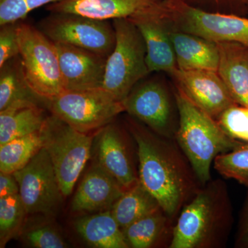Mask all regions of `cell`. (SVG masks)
<instances>
[{
    "label": "cell",
    "mask_w": 248,
    "mask_h": 248,
    "mask_svg": "<svg viewBox=\"0 0 248 248\" xmlns=\"http://www.w3.org/2000/svg\"><path fill=\"white\" fill-rule=\"evenodd\" d=\"M130 130L138 146L140 182L172 221L202 187L180 148L135 124Z\"/></svg>",
    "instance_id": "obj_1"
},
{
    "label": "cell",
    "mask_w": 248,
    "mask_h": 248,
    "mask_svg": "<svg viewBox=\"0 0 248 248\" xmlns=\"http://www.w3.org/2000/svg\"><path fill=\"white\" fill-rule=\"evenodd\" d=\"M232 225V206L226 184L211 179L182 208L169 248L223 247Z\"/></svg>",
    "instance_id": "obj_2"
},
{
    "label": "cell",
    "mask_w": 248,
    "mask_h": 248,
    "mask_svg": "<svg viewBox=\"0 0 248 248\" xmlns=\"http://www.w3.org/2000/svg\"><path fill=\"white\" fill-rule=\"evenodd\" d=\"M179 115L176 140L202 186L211 180L215 157L239 146L243 141L228 136L215 119L190 102L179 91L175 94Z\"/></svg>",
    "instance_id": "obj_3"
},
{
    "label": "cell",
    "mask_w": 248,
    "mask_h": 248,
    "mask_svg": "<svg viewBox=\"0 0 248 248\" xmlns=\"http://www.w3.org/2000/svg\"><path fill=\"white\" fill-rule=\"evenodd\" d=\"M115 45L107 58L102 89L123 102L132 90L149 74L146 47L138 28L130 19L112 20Z\"/></svg>",
    "instance_id": "obj_4"
},
{
    "label": "cell",
    "mask_w": 248,
    "mask_h": 248,
    "mask_svg": "<svg viewBox=\"0 0 248 248\" xmlns=\"http://www.w3.org/2000/svg\"><path fill=\"white\" fill-rule=\"evenodd\" d=\"M17 33L28 84L37 97L48 102L65 90L55 46L40 29L27 23H18Z\"/></svg>",
    "instance_id": "obj_5"
},
{
    "label": "cell",
    "mask_w": 248,
    "mask_h": 248,
    "mask_svg": "<svg viewBox=\"0 0 248 248\" xmlns=\"http://www.w3.org/2000/svg\"><path fill=\"white\" fill-rule=\"evenodd\" d=\"M48 151L63 197L71 195L91 157L94 136L78 131L52 115L43 126Z\"/></svg>",
    "instance_id": "obj_6"
},
{
    "label": "cell",
    "mask_w": 248,
    "mask_h": 248,
    "mask_svg": "<svg viewBox=\"0 0 248 248\" xmlns=\"http://www.w3.org/2000/svg\"><path fill=\"white\" fill-rule=\"evenodd\" d=\"M52 115L83 133L100 130L125 111L124 103L102 88L63 90L48 101Z\"/></svg>",
    "instance_id": "obj_7"
},
{
    "label": "cell",
    "mask_w": 248,
    "mask_h": 248,
    "mask_svg": "<svg viewBox=\"0 0 248 248\" xmlns=\"http://www.w3.org/2000/svg\"><path fill=\"white\" fill-rule=\"evenodd\" d=\"M40 29L50 40L108 57L115 45V31L108 21L66 13H51Z\"/></svg>",
    "instance_id": "obj_8"
},
{
    "label": "cell",
    "mask_w": 248,
    "mask_h": 248,
    "mask_svg": "<svg viewBox=\"0 0 248 248\" xmlns=\"http://www.w3.org/2000/svg\"><path fill=\"white\" fill-rule=\"evenodd\" d=\"M169 17L181 31L215 43L236 42L248 48V18L210 13L185 0L167 1Z\"/></svg>",
    "instance_id": "obj_9"
},
{
    "label": "cell",
    "mask_w": 248,
    "mask_h": 248,
    "mask_svg": "<svg viewBox=\"0 0 248 248\" xmlns=\"http://www.w3.org/2000/svg\"><path fill=\"white\" fill-rule=\"evenodd\" d=\"M14 175L28 214L48 215L56 213L63 197L50 155L45 148Z\"/></svg>",
    "instance_id": "obj_10"
},
{
    "label": "cell",
    "mask_w": 248,
    "mask_h": 248,
    "mask_svg": "<svg viewBox=\"0 0 248 248\" xmlns=\"http://www.w3.org/2000/svg\"><path fill=\"white\" fill-rule=\"evenodd\" d=\"M172 76L179 84V91L215 120L236 104L217 71L177 68Z\"/></svg>",
    "instance_id": "obj_11"
},
{
    "label": "cell",
    "mask_w": 248,
    "mask_h": 248,
    "mask_svg": "<svg viewBox=\"0 0 248 248\" xmlns=\"http://www.w3.org/2000/svg\"><path fill=\"white\" fill-rule=\"evenodd\" d=\"M53 43L65 90L84 91L102 87L108 57L74 46Z\"/></svg>",
    "instance_id": "obj_12"
},
{
    "label": "cell",
    "mask_w": 248,
    "mask_h": 248,
    "mask_svg": "<svg viewBox=\"0 0 248 248\" xmlns=\"http://www.w3.org/2000/svg\"><path fill=\"white\" fill-rule=\"evenodd\" d=\"M129 115L141 121L155 133L170 138L171 104L164 86L149 80L139 83L124 102Z\"/></svg>",
    "instance_id": "obj_13"
},
{
    "label": "cell",
    "mask_w": 248,
    "mask_h": 248,
    "mask_svg": "<svg viewBox=\"0 0 248 248\" xmlns=\"http://www.w3.org/2000/svg\"><path fill=\"white\" fill-rule=\"evenodd\" d=\"M166 0H60L47 6L50 13H66L108 21L167 10Z\"/></svg>",
    "instance_id": "obj_14"
},
{
    "label": "cell",
    "mask_w": 248,
    "mask_h": 248,
    "mask_svg": "<svg viewBox=\"0 0 248 248\" xmlns=\"http://www.w3.org/2000/svg\"><path fill=\"white\" fill-rule=\"evenodd\" d=\"M130 19L138 28L144 40L150 73L164 71L172 76L178 67L169 29V7L161 12L142 15Z\"/></svg>",
    "instance_id": "obj_15"
},
{
    "label": "cell",
    "mask_w": 248,
    "mask_h": 248,
    "mask_svg": "<svg viewBox=\"0 0 248 248\" xmlns=\"http://www.w3.org/2000/svg\"><path fill=\"white\" fill-rule=\"evenodd\" d=\"M93 146L94 164L115 178L125 190L140 181L123 135L112 122L99 130Z\"/></svg>",
    "instance_id": "obj_16"
},
{
    "label": "cell",
    "mask_w": 248,
    "mask_h": 248,
    "mask_svg": "<svg viewBox=\"0 0 248 248\" xmlns=\"http://www.w3.org/2000/svg\"><path fill=\"white\" fill-rule=\"evenodd\" d=\"M124 192L115 178L94 163L73 197L72 210L84 213L111 210Z\"/></svg>",
    "instance_id": "obj_17"
},
{
    "label": "cell",
    "mask_w": 248,
    "mask_h": 248,
    "mask_svg": "<svg viewBox=\"0 0 248 248\" xmlns=\"http://www.w3.org/2000/svg\"><path fill=\"white\" fill-rule=\"evenodd\" d=\"M219 51L217 73L234 102L248 107V48L236 42L217 43Z\"/></svg>",
    "instance_id": "obj_18"
},
{
    "label": "cell",
    "mask_w": 248,
    "mask_h": 248,
    "mask_svg": "<svg viewBox=\"0 0 248 248\" xmlns=\"http://www.w3.org/2000/svg\"><path fill=\"white\" fill-rule=\"evenodd\" d=\"M170 39L179 69L217 71L219 51L217 43L182 31H170Z\"/></svg>",
    "instance_id": "obj_19"
},
{
    "label": "cell",
    "mask_w": 248,
    "mask_h": 248,
    "mask_svg": "<svg viewBox=\"0 0 248 248\" xmlns=\"http://www.w3.org/2000/svg\"><path fill=\"white\" fill-rule=\"evenodd\" d=\"M38 102L22 101L0 110V145L38 131L47 119Z\"/></svg>",
    "instance_id": "obj_20"
},
{
    "label": "cell",
    "mask_w": 248,
    "mask_h": 248,
    "mask_svg": "<svg viewBox=\"0 0 248 248\" xmlns=\"http://www.w3.org/2000/svg\"><path fill=\"white\" fill-rule=\"evenodd\" d=\"M75 226L78 234L92 247L129 248L124 232L110 210L78 218Z\"/></svg>",
    "instance_id": "obj_21"
},
{
    "label": "cell",
    "mask_w": 248,
    "mask_h": 248,
    "mask_svg": "<svg viewBox=\"0 0 248 248\" xmlns=\"http://www.w3.org/2000/svg\"><path fill=\"white\" fill-rule=\"evenodd\" d=\"M160 208L156 199L139 181L125 190L110 210L123 231L139 218Z\"/></svg>",
    "instance_id": "obj_22"
},
{
    "label": "cell",
    "mask_w": 248,
    "mask_h": 248,
    "mask_svg": "<svg viewBox=\"0 0 248 248\" xmlns=\"http://www.w3.org/2000/svg\"><path fill=\"white\" fill-rule=\"evenodd\" d=\"M45 146L43 127L35 133L0 145V171L14 174L24 167Z\"/></svg>",
    "instance_id": "obj_23"
},
{
    "label": "cell",
    "mask_w": 248,
    "mask_h": 248,
    "mask_svg": "<svg viewBox=\"0 0 248 248\" xmlns=\"http://www.w3.org/2000/svg\"><path fill=\"white\" fill-rule=\"evenodd\" d=\"M38 100L42 99L28 84L19 55L0 67V110L16 102Z\"/></svg>",
    "instance_id": "obj_24"
},
{
    "label": "cell",
    "mask_w": 248,
    "mask_h": 248,
    "mask_svg": "<svg viewBox=\"0 0 248 248\" xmlns=\"http://www.w3.org/2000/svg\"><path fill=\"white\" fill-rule=\"evenodd\" d=\"M171 221L161 208L139 218L123 230L129 248L153 247L166 234Z\"/></svg>",
    "instance_id": "obj_25"
},
{
    "label": "cell",
    "mask_w": 248,
    "mask_h": 248,
    "mask_svg": "<svg viewBox=\"0 0 248 248\" xmlns=\"http://www.w3.org/2000/svg\"><path fill=\"white\" fill-rule=\"evenodd\" d=\"M27 214L19 194L0 198V248L22 232Z\"/></svg>",
    "instance_id": "obj_26"
},
{
    "label": "cell",
    "mask_w": 248,
    "mask_h": 248,
    "mask_svg": "<svg viewBox=\"0 0 248 248\" xmlns=\"http://www.w3.org/2000/svg\"><path fill=\"white\" fill-rule=\"evenodd\" d=\"M214 168L223 177L236 181L248 187V142L215 157Z\"/></svg>",
    "instance_id": "obj_27"
},
{
    "label": "cell",
    "mask_w": 248,
    "mask_h": 248,
    "mask_svg": "<svg viewBox=\"0 0 248 248\" xmlns=\"http://www.w3.org/2000/svg\"><path fill=\"white\" fill-rule=\"evenodd\" d=\"M218 124L231 138L248 142V107L234 104L217 119Z\"/></svg>",
    "instance_id": "obj_28"
},
{
    "label": "cell",
    "mask_w": 248,
    "mask_h": 248,
    "mask_svg": "<svg viewBox=\"0 0 248 248\" xmlns=\"http://www.w3.org/2000/svg\"><path fill=\"white\" fill-rule=\"evenodd\" d=\"M60 0H0V26L20 22L27 15Z\"/></svg>",
    "instance_id": "obj_29"
},
{
    "label": "cell",
    "mask_w": 248,
    "mask_h": 248,
    "mask_svg": "<svg viewBox=\"0 0 248 248\" xmlns=\"http://www.w3.org/2000/svg\"><path fill=\"white\" fill-rule=\"evenodd\" d=\"M29 246L36 248H64L67 245L59 232L49 225L32 227L23 234Z\"/></svg>",
    "instance_id": "obj_30"
},
{
    "label": "cell",
    "mask_w": 248,
    "mask_h": 248,
    "mask_svg": "<svg viewBox=\"0 0 248 248\" xmlns=\"http://www.w3.org/2000/svg\"><path fill=\"white\" fill-rule=\"evenodd\" d=\"M18 23H9L0 29V67L19 55Z\"/></svg>",
    "instance_id": "obj_31"
},
{
    "label": "cell",
    "mask_w": 248,
    "mask_h": 248,
    "mask_svg": "<svg viewBox=\"0 0 248 248\" xmlns=\"http://www.w3.org/2000/svg\"><path fill=\"white\" fill-rule=\"evenodd\" d=\"M234 247L248 248V192L242 210L240 213Z\"/></svg>",
    "instance_id": "obj_32"
},
{
    "label": "cell",
    "mask_w": 248,
    "mask_h": 248,
    "mask_svg": "<svg viewBox=\"0 0 248 248\" xmlns=\"http://www.w3.org/2000/svg\"><path fill=\"white\" fill-rule=\"evenodd\" d=\"M19 187L14 174L0 173V198L19 194Z\"/></svg>",
    "instance_id": "obj_33"
},
{
    "label": "cell",
    "mask_w": 248,
    "mask_h": 248,
    "mask_svg": "<svg viewBox=\"0 0 248 248\" xmlns=\"http://www.w3.org/2000/svg\"><path fill=\"white\" fill-rule=\"evenodd\" d=\"M218 4L231 5L236 6H248V0H207Z\"/></svg>",
    "instance_id": "obj_34"
},
{
    "label": "cell",
    "mask_w": 248,
    "mask_h": 248,
    "mask_svg": "<svg viewBox=\"0 0 248 248\" xmlns=\"http://www.w3.org/2000/svg\"><path fill=\"white\" fill-rule=\"evenodd\" d=\"M166 1H173V0H166Z\"/></svg>",
    "instance_id": "obj_35"
}]
</instances>
